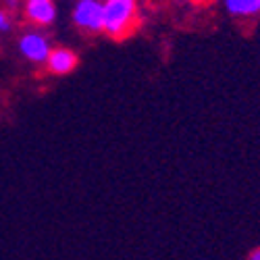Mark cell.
Listing matches in <instances>:
<instances>
[{"mask_svg":"<svg viewBox=\"0 0 260 260\" xmlns=\"http://www.w3.org/2000/svg\"><path fill=\"white\" fill-rule=\"evenodd\" d=\"M138 27V0H102V31L125 40Z\"/></svg>","mask_w":260,"mask_h":260,"instance_id":"obj_1","label":"cell"},{"mask_svg":"<svg viewBox=\"0 0 260 260\" xmlns=\"http://www.w3.org/2000/svg\"><path fill=\"white\" fill-rule=\"evenodd\" d=\"M50 40L46 34H42L40 29H27L19 36V52L25 60L34 64H46L50 56Z\"/></svg>","mask_w":260,"mask_h":260,"instance_id":"obj_2","label":"cell"},{"mask_svg":"<svg viewBox=\"0 0 260 260\" xmlns=\"http://www.w3.org/2000/svg\"><path fill=\"white\" fill-rule=\"evenodd\" d=\"M71 19L75 27L85 34H100L102 31V0H77Z\"/></svg>","mask_w":260,"mask_h":260,"instance_id":"obj_3","label":"cell"},{"mask_svg":"<svg viewBox=\"0 0 260 260\" xmlns=\"http://www.w3.org/2000/svg\"><path fill=\"white\" fill-rule=\"evenodd\" d=\"M23 15L36 27H48L56 21L58 9L54 0H25Z\"/></svg>","mask_w":260,"mask_h":260,"instance_id":"obj_4","label":"cell"},{"mask_svg":"<svg viewBox=\"0 0 260 260\" xmlns=\"http://www.w3.org/2000/svg\"><path fill=\"white\" fill-rule=\"evenodd\" d=\"M77 62H79V58L71 48L58 46V48L50 50V56L46 60V69L52 75H69L77 67Z\"/></svg>","mask_w":260,"mask_h":260,"instance_id":"obj_5","label":"cell"},{"mask_svg":"<svg viewBox=\"0 0 260 260\" xmlns=\"http://www.w3.org/2000/svg\"><path fill=\"white\" fill-rule=\"evenodd\" d=\"M225 11L235 19H250L260 13V0H223Z\"/></svg>","mask_w":260,"mask_h":260,"instance_id":"obj_6","label":"cell"},{"mask_svg":"<svg viewBox=\"0 0 260 260\" xmlns=\"http://www.w3.org/2000/svg\"><path fill=\"white\" fill-rule=\"evenodd\" d=\"M9 29H11V17L5 9H0V36L7 34Z\"/></svg>","mask_w":260,"mask_h":260,"instance_id":"obj_7","label":"cell"},{"mask_svg":"<svg viewBox=\"0 0 260 260\" xmlns=\"http://www.w3.org/2000/svg\"><path fill=\"white\" fill-rule=\"evenodd\" d=\"M248 260H260V248L252 250V252H250V256H248Z\"/></svg>","mask_w":260,"mask_h":260,"instance_id":"obj_8","label":"cell"},{"mask_svg":"<svg viewBox=\"0 0 260 260\" xmlns=\"http://www.w3.org/2000/svg\"><path fill=\"white\" fill-rule=\"evenodd\" d=\"M5 3H7V7H9V9H17L21 0H5Z\"/></svg>","mask_w":260,"mask_h":260,"instance_id":"obj_9","label":"cell"},{"mask_svg":"<svg viewBox=\"0 0 260 260\" xmlns=\"http://www.w3.org/2000/svg\"><path fill=\"white\" fill-rule=\"evenodd\" d=\"M191 3H196V5H208V3H212V0H191Z\"/></svg>","mask_w":260,"mask_h":260,"instance_id":"obj_10","label":"cell"}]
</instances>
